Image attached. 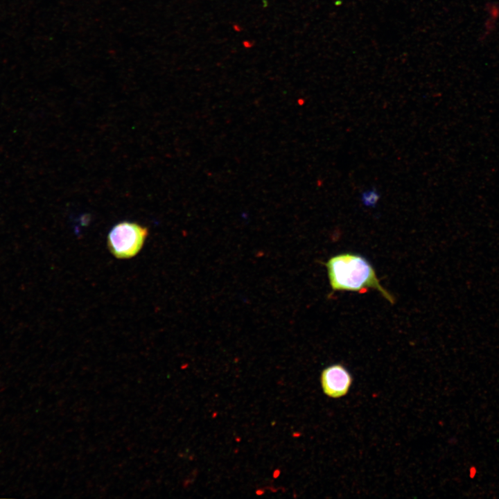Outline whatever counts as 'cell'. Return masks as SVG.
<instances>
[{
    "label": "cell",
    "instance_id": "obj_1",
    "mask_svg": "<svg viewBox=\"0 0 499 499\" xmlns=\"http://www.w3.org/2000/svg\"><path fill=\"white\" fill-rule=\"evenodd\" d=\"M326 266L333 290L364 293L374 289L389 303H394V297L381 286L372 265L362 256L338 254L331 257Z\"/></svg>",
    "mask_w": 499,
    "mask_h": 499
},
{
    "label": "cell",
    "instance_id": "obj_2",
    "mask_svg": "<svg viewBox=\"0 0 499 499\" xmlns=\"http://www.w3.org/2000/svg\"><path fill=\"white\" fill-rule=\"evenodd\" d=\"M148 236V229L136 222H121L107 236L111 253L118 259H129L139 253Z\"/></svg>",
    "mask_w": 499,
    "mask_h": 499
},
{
    "label": "cell",
    "instance_id": "obj_3",
    "mask_svg": "<svg viewBox=\"0 0 499 499\" xmlns=\"http://www.w3.org/2000/svg\"><path fill=\"white\" fill-rule=\"evenodd\" d=\"M320 380L324 393L333 399L345 396L353 380L350 372L341 364H333L324 368Z\"/></svg>",
    "mask_w": 499,
    "mask_h": 499
},
{
    "label": "cell",
    "instance_id": "obj_4",
    "mask_svg": "<svg viewBox=\"0 0 499 499\" xmlns=\"http://www.w3.org/2000/svg\"><path fill=\"white\" fill-rule=\"evenodd\" d=\"M484 19L481 31V39L491 37L497 29L499 24V3L489 1L484 6Z\"/></svg>",
    "mask_w": 499,
    "mask_h": 499
},
{
    "label": "cell",
    "instance_id": "obj_5",
    "mask_svg": "<svg viewBox=\"0 0 499 499\" xmlns=\"http://www.w3.org/2000/svg\"><path fill=\"white\" fill-rule=\"evenodd\" d=\"M380 199V193L375 187L365 189L360 193V201L367 207H375Z\"/></svg>",
    "mask_w": 499,
    "mask_h": 499
}]
</instances>
